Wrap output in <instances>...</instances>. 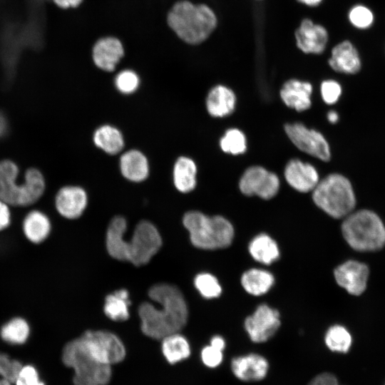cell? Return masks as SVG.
Returning <instances> with one entry per match:
<instances>
[{"label": "cell", "mask_w": 385, "mask_h": 385, "mask_svg": "<svg viewBox=\"0 0 385 385\" xmlns=\"http://www.w3.org/2000/svg\"><path fill=\"white\" fill-rule=\"evenodd\" d=\"M231 370L235 376L241 381H258L267 376L269 363L260 354H249L232 359Z\"/></svg>", "instance_id": "cell-17"}, {"label": "cell", "mask_w": 385, "mask_h": 385, "mask_svg": "<svg viewBox=\"0 0 385 385\" xmlns=\"http://www.w3.org/2000/svg\"><path fill=\"white\" fill-rule=\"evenodd\" d=\"M92 138L97 148L111 155L121 153L125 146L122 132L117 127L110 124L98 126L94 130Z\"/></svg>", "instance_id": "cell-24"}, {"label": "cell", "mask_w": 385, "mask_h": 385, "mask_svg": "<svg viewBox=\"0 0 385 385\" xmlns=\"http://www.w3.org/2000/svg\"><path fill=\"white\" fill-rule=\"evenodd\" d=\"M280 326L279 312L267 304H261L245 322L250 339L256 343L269 340Z\"/></svg>", "instance_id": "cell-12"}, {"label": "cell", "mask_w": 385, "mask_h": 385, "mask_svg": "<svg viewBox=\"0 0 385 385\" xmlns=\"http://www.w3.org/2000/svg\"><path fill=\"white\" fill-rule=\"evenodd\" d=\"M236 96L228 87L217 85L208 92L205 106L208 113L215 118H223L230 115L235 110Z\"/></svg>", "instance_id": "cell-22"}, {"label": "cell", "mask_w": 385, "mask_h": 385, "mask_svg": "<svg viewBox=\"0 0 385 385\" xmlns=\"http://www.w3.org/2000/svg\"><path fill=\"white\" fill-rule=\"evenodd\" d=\"M22 230L26 239L34 244L43 242L49 235L51 224L48 217L42 211L33 210L26 214Z\"/></svg>", "instance_id": "cell-25"}, {"label": "cell", "mask_w": 385, "mask_h": 385, "mask_svg": "<svg viewBox=\"0 0 385 385\" xmlns=\"http://www.w3.org/2000/svg\"><path fill=\"white\" fill-rule=\"evenodd\" d=\"M312 84L298 79L287 81L280 90V97L289 108L301 112L308 110L312 105Z\"/></svg>", "instance_id": "cell-21"}, {"label": "cell", "mask_w": 385, "mask_h": 385, "mask_svg": "<svg viewBox=\"0 0 385 385\" xmlns=\"http://www.w3.org/2000/svg\"><path fill=\"white\" fill-rule=\"evenodd\" d=\"M249 252L256 261L265 265L272 263L279 256L277 243L265 233L260 234L252 240L249 245Z\"/></svg>", "instance_id": "cell-26"}, {"label": "cell", "mask_w": 385, "mask_h": 385, "mask_svg": "<svg viewBox=\"0 0 385 385\" xmlns=\"http://www.w3.org/2000/svg\"><path fill=\"white\" fill-rule=\"evenodd\" d=\"M334 274L340 287L351 294L360 295L366 289L369 270L364 263L349 260L338 266Z\"/></svg>", "instance_id": "cell-14"}, {"label": "cell", "mask_w": 385, "mask_h": 385, "mask_svg": "<svg viewBox=\"0 0 385 385\" xmlns=\"http://www.w3.org/2000/svg\"><path fill=\"white\" fill-rule=\"evenodd\" d=\"M321 95L328 105L336 103L341 97L342 88L339 82L333 79L324 81L321 84Z\"/></svg>", "instance_id": "cell-38"}, {"label": "cell", "mask_w": 385, "mask_h": 385, "mask_svg": "<svg viewBox=\"0 0 385 385\" xmlns=\"http://www.w3.org/2000/svg\"><path fill=\"white\" fill-rule=\"evenodd\" d=\"M14 385H46V384L41 379L39 373L34 366L22 364Z\"/></svg>", "instance_id": "cell-37"}, {"label": "cell", "mask_w": 385, "mask_h": 385, "mask_svg": "<svg viewBox=\"0 0 385 385\" xmlns=\"http://www.w3.org/2000/svg\"><path fill=\"white\" fill-rule=\"evenodd\" d=\"M8 129L7 120L4 114L0 113V137L5 135Z\"/></svg>", "instance_id": "cell-44"}, {"label": "cell", "mask_w": 385, "mask_h": 385, "mask_svg": "<svg viewBox=\"0 0 385 385\" xmlns=\"http://www.w3.org/2000/svg\"><path fill=\"white\" fill-rule=\"evenodd\" d=\"M22 364L0 352V385H14Z\"/></svg>", "instance_id": "cell-35"}, {"label": "cell", "mask_w": 385, "mask_h": 385, "mask_svg": "<svg viewBox=\"0 0 385 385\" xmlns=\"http://www.w3.org/2000/svg\"><path fill=\"white\" fill-rule=\"evenodd\" d=\"M124 55V48L120 41L115 37L99 39L93 48V61L100 69L111 72Z\"/></svg>", "instance_id": "cell-19"}, {"label": "cell", "mask_w": 385, "mask_h": 385, "mask_svg": "<svg viewBox=\"0 0 385 385\" xmlns=\"http://www.w3.org/2000/svg\"><path fill=\"white\" fill-rule=\"evenodd\" d=\"M19 168L13 160H0V199L10 206L26 207L36 202L43 195L46 180L36 168L25 172L24 180L19 181Z\"/></svg>", "instance_id": "cell-4"}, {"label": "cell", "mask_w": 385, "mask_h": 385, "mask_svg": "<svg viewBox=\"0 0 385 385\" xmlns=\"http://www.w3.org/2000/svg\"><path fill=\"white\" fill-rule=\"evenodd\" d=\"M9 206L0 199V231L6 229L11 224V215Z\"/></svg>", "instance_id": "cell-41"}, {"label": "cell", "mask_w": 385, "mask_h": 385, "mask_svg": "<svg viewBox=\"0 0 385 385\" xmlns=\"http://www.w3.org/2000/svg\"><path fill=\"white\" fill-rule=\"evenodd\" d=\"M185 227L190 233L192 244L200 249L215 250L230 245L234 237V228L222 216H207L200 211H188L183 219Z\"/></svg>", "instance_id": "cell-6"}, {"label": "cell", "mask_w": 385, "mask_h": 385, "mask_svg": "<svg viewBox=\"0 0 385 385\" xmlns=\"http://www.w3.org/2000/svg\"><path fill=\"white\" fill-rule=\"evenodd\" d=\"M195 286L205 298L217 297L222 292V288L217 279L209 273H201L195 278Z\"/></svg>", "instance_id": "cell-33"}, {"label": "cell", "mask_w": 385, "mask_h": 385, "mask_svg": "<svg viewBox=\"0 0 385 385\" xmlns=\"http://www.w3.org/2000/svg\"><path fill=\"white\" fill-rule=\"evenodd\" d=\"M328 63L334 71L344 74H356L361 68L359 53L349 41H343L334 46Z\"/></svg>", "instance_id": "cell-18"}, {"label": "cell", "mask_w": 385, "mask_h": 385, "mask_svg": "<svg viewBox=\"0 0 385 385\" xmlns=\"http://www.w3.org/2000/svg\"><path fill=\"white\" fill-rule=\"evenodd\" d=\"M221 150L232 155H240L247 150V140L245 134L237 128L226 130L220 140Z\"/></svg>", "instance_id": "cell-32"}, {"label": "cell", "mask_w": 385, "mask_h": 385, "mask_svg": "<svg viewBox=\"0 0 385 385\" xmlns=\"http://www.w3.org/2000/svg\"><path fill=\"white\" fill-rule=\"evenodd\" d=\"M114 85L120 93L130 95L138 89L140 78L133 70L125 69L116 75L114 79Z\"/></svg>", "instance_id": "cell-34"}, {"label": "cell", "mask_w": 385, "mask_h": 385, "mask_svg": "<svg viewBox=\"0 0 385 385\" xmlns=\"http://www.w3.org/2000/svg\"><path fill=\"white\" fill-rule=\"evenodd\" d=\"M167 21L180 39L192 45L205 41L217 24V16L210 6L188 1L175 4L168 14Z\"/></svg>", "instance_id": "cell-3"}, {"label": "cell", "mask_w": 385, "mask_h": 385, "mask_svg": "<svg viewBox=\"0 0 385 385\" xmlns=\"http://www.w3.org/2000/svg\"><path fill=\"white\" fill-rule=\"evenodd\" d=\"M278 176L259 165L248 168L240 179L239 188L245 195H257L269 200L274 197L279 189Z\"/></svg>", "instance_id": "cell-11"}, {"label": "cell", "mask_w": 385, "mask_h": 385, "mask_svg": "<svg viewBox=\"0 0 385 385\" xmlns=\"http://www.w3.org/2000/svg\"><path fill=\"white\" fill-rule=\"evenodd\" d=\"M338 376L331 372H322L314 376L308 385H340Z\"/></svg>", "instance_id": "cell-40"}, {"label": "cell", "mask_w": 385, "mask_h": 385, "mask_svg": "<svg viewBox=\"0 0 385 385\" xmlns=\"http://www.w3.org/2000/svg\"><path fill=\"white\" fill-rule=\"evenodd\" d=\"M53 1L60 8L68 9L78 6L83 0H53Z\"/></svg>", "instance_id": "cell-42"}, {"label": "cell", "mask_w": 385, "mask_h": 385, "mask_svg": "<svg viewBox=\"0 0 385 385\" xmlns=\"http://www.w3.org/2000/svg\"><path fill=\"white\" fill-rule=\"evenodd\" d=\"M342 231L349 246L359 252L376 251L385 245V226L370 210L351 212L344 217Z\"/></svg>", "instance_id": "cell-5"}, {"label": "cell", "mask_w": 385, "mask_h": 385, "mask_svg": "<svg viewBox=\"0 0 385 385\" xmlns=\"http://www.w3.org/2000/svg\"><path fill=\"white\" fill-rule=\"evenodd\" d=\"M88 195L86 190L74 185L61 188L55 197V207L63 217L73 220L79 217L86 208Z\"/></svg>", "instance_id": "cell-15"}, {"label": "cell", "mask_w": 385, "mask_h": 385, "mask_svg": "<svg viewBox=\"0 0 385 385\" xmlns=\"http://www.w3.org/2000/svg\"><path fill=\"white\" fill-rule=\"evenodd\" d=\"M162 340V352L169 364H175L190 355L188 340L178 332L166 336Z\"/></svg>", "instance_id": "cell-28"}, {"label": "cell", "mask_w": 385, "mask_h": 385, "mask_svg": "<svg viewBox=\"0 0 385 385\" xmlns=\"http://www.w3.org/2000/svg\"><path fill=\"white\" fill-rule=\"evenodd\" d=\"M62 361L66 366L73 369L75 385H107L111 379V366L93 359L86 351L78 337L64 346Z\"/></svg>", "instance_id": "cell-8"}, {"label": "cell", "mask_w": 385, "mask_h": 385, "mask_svg": "<svg viewBox=\"0 0 385 385\" xmlns=\"http://www.w3.org/2000/svg\"><path fill=\"white\" fill-rule=\"evenodd\" d=\"M312 199L317 207L337 219L344 218L352 212L356 203L351 181L337 173L319 180L312 190Z\"/></svg>", "instance_id": "cell-7"}, {"label": "cell", "mask_w": 385, "mask_h": 385, "mask_svg": "<svg viewBox=\"0 0 385 385\" xmlns=\"http://www.w3.org/2000/svg\"><path fill=\"white\" fill-rule=\"evenodd\" d=\"M297 46L304 53L320 54L325 50L329 34L321 24L310 19H304L294 33Z\"/></svg>", "instance_id": "cell-13"}, {"label": "cell", "mask_w": 385, "mask_h": 385, "mask_svg": "<svg viewBox=\"0 0 385 385\" xmlns=\"http://www.w3.org/2000/svg\"><path fill=\"white\" fill-rule=\"evenodd\" d=\"M210 345L223 351L225 347V342L220 336H215L210 340Z\"/></svg>", "instance_id": "cell-43"}, {"label": "cell", "mask_w": 385, "mask_h": 385, "mask_svg": "<svg viewBox=\"0 0 385 385\" xmlns=\"http://www.w3.org/2000/svg\"><path fill=\"white\" fill-rule=\"evenodd\" d=\"M274 282L273 275L264 270L250 269L243 273L241 284L245 290L255 296L267 292Z\"/></svg>", "instance_id": "cell-27"}, {"label": "cell", "mask_w": 385, "mask_h": 385, "mask_svg": "<svg viewBox=\"0 0 385 385\" xmlns=\"http://www.w3.org/2000/svg\"><path fill=\"white\" fill-rule=\"evenodd\" d=\"M126 228L124 217L116 216L111 220L106 232L108 252L114 259L135 266L147 264L162 245L159 232L151 222L142 220L136 225L130 240L127 241L123 238Z\"/></svg>", "instance_id": "cell-2"}, {"label": "cell", "mask_w": 385, "mask_h": 385, "mask_svg": "<svg viewBox=\"0 0 385 385\" xmlns=\"http://www.w3.org/2000/svg\"><path fill=\"white\" fill-rule=\"evenodd\" d=\"M30 332L28 322L22 317H16L2 325L0 329V337L6 343L12 345H21L28 340Z\"/></svg>", "instance_id": "cell-30"}, {"label": "cell", "mask_w": 385, "mask_h": 385, "mask_svg": "<svg viewBox=\"0 0 385 385\" xmlns=\"http://www.w3.org/2000/svg\"><path fill=\"white\" fill-rule=\"evenodd\" d=\"M348 19L355 28L366 29L372 25L374 16L369 8L362 4H357L349 10Z\"/></svg>", "instance_id": "cell-36"}, {"label": "cell", "mask_w": 385, "mask_h": 385, "mask_svg": "<svg viewBox=\"0 0 385 385\" xmlns=\"http://www.w3.org/2000/svg\"><path fill=\"white\" fill-rule=\"evenodd\" d=\"M284 175L287 183L300 192L312 191L319 181L316 168L299 159L290 160L285 166Z\"/></svg>", "instance_id": "cell-16"}, {"label": "cell", "mask_w": 385, "mask_h": 385, "mask_svg": "<svg viewBox=\"0 0 385 385\" xmlns=\"http://www.w3.org/2000/svg\"><path fill=\"white\" fill-rule=\"evenodd\" d=\"M128 297V292L125 289L116 290L108 295L103 307L106 315L113 321L127 320L129 317L128 307L130 304Z\"/></svg>", "instance_id": "cell-29"}, {"label": "cell", "mask_w": 385, "mask_h": 385, "mask_svg": "<svg viewBox=\"0 0 385 385\" xmlns=\"http://www.w3.org/2000/svg\"><path fill=\"white\" fill-rule=\"evenodd\" d=\"M197 165L193 159L188 156L178 157L173 168V183L178 191L188 193L192 191L197 185Z\"/></svg>", "instance_id": "cell-23"}, {"label": "cell", "mask_w": 385, "mask_h": 385, "mask_svg": "<svg viewBox=\"0 0 385 385\" xmlns=\"http://www.w3.org/2000/svg\"><path fill=\"white\" fill-rule=\"evenodd\" d=\"M122 176L132 183H142L150 174V163L147 156L138 149L123 152L119 159Z\"/></svg>", "instance_id": "cell-20"}, {"label": "cell", "mask_w": 385, "mask_h": 385, "mask_svg": "<svg viewBox=\"0 0 385 385\" xmlns=\"http://www.w3.org/2000/svg\"><path fill=\"white\" fill-rule=\"evenodd\" d=\"M222 351L211 346H205L201 351V359L203 364L209 368H215L222 361Z\"/></svg>", "instance_id": "cell-39"}, {"label": "cell", "mask_w": 385, "mask_h": 385, "mask_svg": "<svg viewBox=\"0 0 385 385\" xmlns=\"http://www.w3.org/2000/svg\"><path fill=\"white\" fill-rule=\"evenodd\" d=\"M324 342L330 351L347 354L352 346V337L344 327L336 324L327 330Z\"/></svg>", "instance_id": "cell-31"}, {"label": "cell", "mask_w": 385, "mask_h": 385, "mask_svg": "<svg viewBox=\"0 0 385 385\" xmlns=\"http://www.w3.org/2000/svg\"><path fill=\"white\" fill-rule=\"evenodd\" d=\"M340 385H343V384H340Z\"/></svg>", "instance_id": "cell-47"}, {"label": "cell", "mask_w": 385, "mask_h": 385, "mask_svg": "<svg viewBox=\"0 0 385 385\" xmlns=\"http://www.w3.org/2000/svg\"><path fill=\"white\" fill-rule=\"evenodd\" d=\"M327 120L330 123L335 124L339 120V114L335 111H330L327 113Z\"/></svg>", "instance_id": "cell-45"}, {"label": "cell", "mask_w": 385, "mask_h": 385, "mask_svg": "<svg viewBox=\"0 0 385 385\" xmlns=\"http://www.w3.org/2000/svg\"><path fill=\"white\" fill-rule=\"evenodd\" d=\"M299 2L308 6H317L319 5L323 0H297Z\"/></svg>", "instance_id": "cell-46"}, {"label": "cell", "mask_w": 385, "mask_h": 385, "mask_svg": "<svg viewBox=\"0 0 385 385\" xmlns=\"http://www.w3.org/2000/svg\"><path fill=\"white\" fill-rule=\"evenodd\" d=\"M78 339L86 351L101 363L111 366L121 362L125 356L122 341L112 332L86 331Z\"/></svg>", "instance_id": "cell-9"}, {"label": "cell", "mask_w": 385, "mask_h": 385, "mask_svg": "<svg viewBox=\"0 0 385 385\" xmlns=\"http://www.w3.org/2000/svg\"><path fill=\"white\" fill-rule=\"evenodd\" d=\"M284 131L292 143L301 151L322 161L330 160L329 145L320 132L308 128L299 122L285 124Z\"/></svg>", "instance_id": "cell-10"}, {"label": "cell", "mask_w": 385, "mask_h": 385, "mask_svg": "<svg viewBox=\"0 0 385 385\" xmlns=\"http://www.w3.org/2000/svg\"><path fill=\"white\" fill-rule=\"evenodd\" d=\"M150 298L160 307L149 302L142 303L138 308L143 333L155 339L179 332L186 324L188 310L185 298L175 286L160 283L152 286Z\"/></svg>", "instance_id": "cell-1"}]
</instances>
